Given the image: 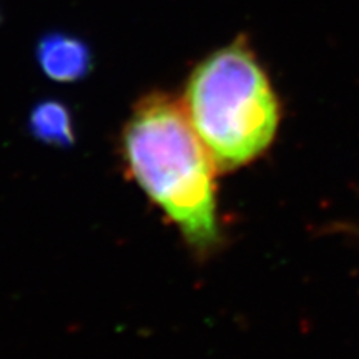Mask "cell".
Returning a JSON list of instances; mask_svg holds the SVG:
<instances>
[{"label":"cell","mask_w":359,"mask_h":359,"mask_svg":"<svg viewBox=\"0 0 359 359\" xmlns=\"http://www.w3.org/2000/svg\"><path fill=\"white\" fill-rule=\"evenodd\" d=\"M27 130L35 140L50 147H72L75 143L74 116L69 105L55 98L35 103L27 120Z\"/></svg>","instance_id":"277c9868"},{"label":"cell","mask_w":359,"mask_h":359,"mask_svg":"<svg viewBox=\"0 0 359 359\" xmlns=\"http://www.w3.org/2000/svg\"><path fill=\"white\" fill-rule=\"evenodd\" d=\"M182 107L219 172L258 158L280 123L275 90L243 35L196 64Z\"/></svg>","instance_id":"7a4b0ae2"},{"label":"cell","mask_w":359,"mask_h":359,"mask_svg":"<svg viewBox=\"0 0 359 359\" xmlns=\"http://www.w3.org/2000/svg\"><path fill=\"white\" fill-rule=\"evenodd\" d=\"M122 158L190 248L206 253L217 245V167L182 102L163 92L138 100L122 132Z\"/></svg>","instance_id":"6da1fadb"},{"label":"cell","mask_w":359,"mask_h":359,"mask_svg":"<svg viewBox=\"0 0 359 359\" xmlns=\"http://www.w3.org/2000/svg\"><path fill=\"white\" fill-rule=\"evenodd\" d=\"M35 58L40 70L53 82L74 83L83 80L93 69L90 45L65 32H48L39 39Z\"/></svg>","instance_id":"3957f363"}]
</instances>
